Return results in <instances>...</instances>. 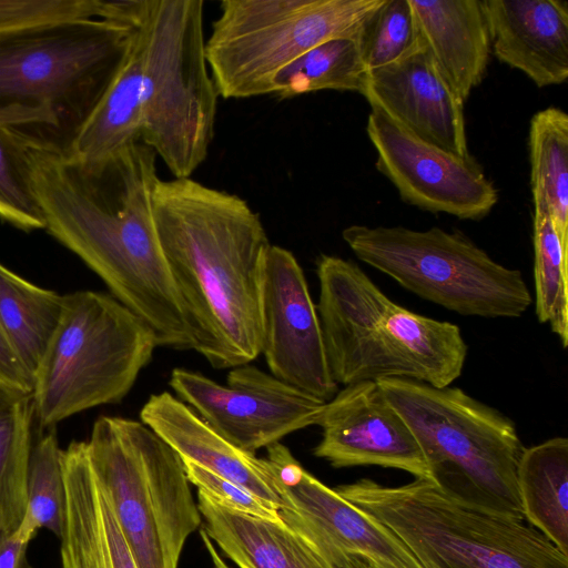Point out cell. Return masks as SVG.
I'll use <instances>...</instances> for the list:
<instances>
[{
  "instance_id": "cell-1",
  "label": "cell",
  "mask_w": 568,
  "mask_h": 568,
  "mask_svg": "<svg viewBox=\"0 0 568 568\" xmlns=\"http://www.w3.org/2000/svg\"><path fill=\"white\" fill-rule=\"evenodd\" d=\"M159 180L156 154L142 142L90 164L33 151L44 230L151 329L156 346L194 349L155 229Z\"/></svg>"
},
{
  "instance_id": "cell-2",
  "label": "cell",
  "mask_w": 568,
  "mask_h": 568,
  "mask_svg": "<svg viewBox=\"0 0 568 568\" xmlns=\"http://www.w3.org/2000/svg\"><path fill=\"white\" fill-rule=\"evenodd\" d=\"M159 242L194 349L215 369L261 354V304L271 245L260 215L235 194L191 178L159 180L152 199Z\"/></svg>"
},
{
  "instance_id": "cell-3",
  "label": "cell",
  "mask_w": 568,
  "mask_h": 568,
  "mask_svg": "<svg viewBox=\"0 0 568 568\" xmlns=\"http://www.w3.org/2000/svg\"><path fill=\"white\" fill-rule=\"evenodd\" d=\"M138 27L88 18L0 34V126L34 151L68 156Z\"/></svg>"
},
{
  "instance_id": "cell-4",
  "label": "cell",
  "mask_w": 568,
  "mask_h": 568,
  "mask_svg": "<svg viewBox=\"0 0 568 568\" xmlns=\"http://www.w3.org/2000/svg\"><path fill=\"white\" fill-rule=\"evenodd\" d=\"M316 305L326 357L337 385L405 378L450 386L463 373L460 328L392 301L354 262L322 254Z\"/></svg>"
},
{
  "instance_id": "cell-5",
  "label": "cell",
  "mask_w": 568,
  "mask_h": 568,
  "mask_svg": "<svg viewBox=\"0 0 568 568\" xmlns=\"http://www.w3.org/2000/svg\"><path fill=\"white\" fill-rule=\"evenodd\" d=\"M335 490L390 529L423 568H568V556L524 518L467 501L432 479L389 487L362 478Z\"/></svg>"
},
{
  "instance_id": "cell-6",
  "label": "cell",
  "mask_w": 568,
  "mask_h": 568,
  "mask_svg": "<svg viewBox=\"0 0 568 568\" xmlns=\"http://www.w3.org/2000/svg\"><path fill=\"white\" fill-rule=\"evenodd\" d=\"M377 384L416 438L432 480L467 501L524 518L517 467L525 447L513 419L458 387L405 378Z\"/></svg>"
},
{
  "instance_id": "cell-7",
  "label": "cell",
  "mask_w": 568,
  "mask_h": 568,
  "mask_svg": "<svg viewBox=\"0 0 568 568\" xmlns=\"http://www.w3.org/2000/svg\"><path fill=\"white\" fill-rule=\"evenodd\" d=\"M155 347L151 329L112 295L64 294L60 322L32 377L34 422L52 428L122 402Z\"/></svg>"
},
{
  "instance_id": "cell-8",
  "label": "cell",
  "mask_w": 568,
  "mask_h": 568,
  "mask_svg": "<svg viewBox=\"0 0 568 568\" xmlns=\"http://www.w3.org/2000/svg\"><path fill=\"white\" fill-rule=\"evenodd\" d=\"M85 443L138 568H178L202 523L180 455L124 417L100 416Z\"/></svg>"
},
{
  "instance_id": "cell-9",
  "label": "cell",
  "mask_w": 568,
  "mask_h": 568,
  "mask_svg": "<svg viewBox=\"0 0 568 568\" xmlns=\"http://www.w3.org/2000/svg\"><path fill=\"white\" fill-rule=\"evenodd\" d=\"M203 0H146L142 143L176 179L205 161L214 135L219 92L209 75Z\"/></svg>"
},
{
  "instance_id": "cell-10",
  "label": "cell",
  "mask_w": 568,
  "mask_h": 568,
  "mask_svg": "<svg viewBox=\"0 0 568 568\" xmlns=\"http://www.w3.org/2000/svg\"><path fill=\"white\" fill-rule=\"evenodd\" d=\"M342 237L358 260L459 315L515 318L531 305L521 272L498 263L462 233L353 224Z\"/></svg>"
},
{
  "instance_id": "cell-11",
  "label": "cell",
  "mask_w": 568,
  "mask_h": 568,
  "mask_svg": "<svg viewBox=\"0 0 568 568\" xmlns=\"http://www.w3.org/2000/svg\"><path fill=\"white\" fill-rule=\"evenodd\" d=\"M383 0H223L205 41L219 95L273 93L276 75L310 49L358 39Z\"/></svg>"
},
{
  "instance_id": "cell-12",
  "label": "cell",
  "mask_w": 568,
  "mask_h": 568,
  "mask_svg": "<svg viewBox=\"0 0 568 568\" xmlns=\"http://www.w3.org/2000/svg\"><path fill=\"white\" fill-rule=\"evenodd\" d=\"M266 450L283 501L280 519L333 568H423L390 529L306 471L286 446L278 442Z\"/></svg>"
},
{
  "instance_id": "cell-13",
  "label": "cell",
  "mask_w": 568,
  "mask_h": 568,
  "mask_svg": "<svg viewBox=\"0 0 568 568\" xmlns=\"http://www.w3.org/2000/svg\"><path fill=\"white\" fill-rule=\"evenodd\" d=\"M169 385L213 430L251 454L317 425L326 403L248 364L232 368L225 385L174 368Z\"/></svg>"
},
{
  "instance_id": "cell-14",
  "label": "cell",
  "mask_w": 568,
  "mask_h": 568,
  "mask_svg": "<svg viewBox=\"0 0 568 568\" xmlns=\"http://www.w3.org/2000/svg\"><path fill=\"white\" fill-rule=\"evenodd\" d=\"M367 135L376 169L409 205L462 220H480L497 204L498 192L479 163L430 144L371 106Z\"/></svg>"
},
{
  "instance_id": "cell-15",
  "label": "cell",
  "mask_w": 568,
  "mask_h": 568,
  "mask_svg": "<svg viewBox=\"0 0 568 568\" xmlns=\"http://www.w3.org/2000/svg\"><path fill=\"white\" fill-rule=\"evenodd\" d=\"M261 354L276 378L328 402L338 390L322 327L296 257L271 244L265 258L261 304Z\"/></svg>"
},
{
  "instance_id": "cell-16",
  "label": "cell",
  "mask_w": 568,
  "mask_h": 568,
  "mask_svg": "<svg viewBox=\"0 0 568 568\" xmlns=\"http://www.w3.org/2000/svg\"><path fill=\"white\" fill-rule=\"evenodd\" d=\"M317 426L322 439L313 453L335 468L379 466L432 479L416 438L377 382L337 390L325 403Z\"/></svg>"
},
{
  "instance_id": "cell-17",
  "label": "cell",
  "mask_w": 568,
  "mask_h": 568,
  "mask_svg": "<svg viewBox=\"0 0 568 568\" xmlns=\"http://www.w3.org/2000/svg\"><path fill=\"white\" fill-rule=\"evenodd\" d=\"M371 106L417 138L460 158L468 151L464 101L435 67L425 48L369 71L359 92Z\"/></svg>"
},
{
  "instance_id": "cell-18",
  "label": "cell",
  "mask_w": 568,
  "mask_h": 568,
  "mask_svg": "<svg viewBox=\"0 0 568 568\" xmlns=\"http://www.w3.org/2000/svg\"><path fill=\"white\" fill-rule=\"evenodd\" d=\"M64 525L60 536L62 568H138L126 539L98 479L85 442L61 449Z\"/></svg>"
},
{
  "instance_id": "cell-19",
  "label": "cell",
  "mask_w": 568,
  "mask_h": 568,
  "mask_svg": "<svg viewBox=\"0 0 568 568\" xmlns=\"http://www.w3.org/2000/svg\"><path fill=\"white\" fill-rule=\"evenodd\" d=\"M491 52L538 88L568 78V2L484 0Z\"/></svg>"
},
{
  "instance_id": "cell-20",
  "label": "cell",
  "mask_w": 568,
  "mask_h": 568,
  "mask_svg": "<svg viewBox=\"0 0 568 568\" xmlns=\"http://www.w3.org/2000/svg\"><path fill=\"white\" fill-rule=\"evenodd\" d=\"M140 420L181 458L246 488L278 509L282 507L266 459L229 443L176 396L169 392L151 395L141 409Z\"/></svg>"
},
{
  "instance_id": "cell-21",
  "label": "cell",
  "mask_w": 568,
  "mask_h": 568,
  "mask_svg": "<svg viewBox=\"0 0 568 568\" xmlns=\"http://www.w3.org/2000/svg\"><path fill=\"white\" fill-rule=\"evenodd\" d=\"M423 45L435 67L465 102L484 79L491 53L479 0H409Z\"/></svg>"
},
{
  "instance_id": "cell-22",
  "label": "cell",
  "mask_w": 568,
  "mask_h": 568,
  "mask_svg": "<svg viewBox=\"0 0 568 568\" xmlns=\"http://www.w3.org/2000/svg\"><path fill=\"white\" fill-rule=\"evenodd\" d=\"M203 530L240 568H333L304 536L282 520L223 507L197 490Z\"/></svg>"
},
{
  "instance_id": "cell-23",
  "label": "cell",
  "mask_w": 568,
  "mask_h": 568,
  "mask_svg": "<svg viewBox=\"0 0 568 568\" xmlns=\"http://www.w3.org/2000/svg\"><path fill=\"white\" fill-rule=\"evenodd\" d=\"M143 63L144 38L139 24L119 72L65 158L98 163L142 142Z\"/></svg>"
},
{
  "instance_id": "cell-24",
  "label": "cell",
  "mask_w": 568,
  "mask_h": 568,
  "mask_svg": "<svg viewBox=\"0 0 568 568\" xmlns=\"http://www.w3.org/2000/svg\"><path fill=\"white\" fill-rule=\"evenodd\" d=\"M517 486L525 520L568 556V439L525 447Z\"/></svg>"
},
{
  "instance_id": "cell-25",
  "label": "cell",
  "mask_w": 568,
  "mask_h": 568,
  "mask_svg": "<svg viewBox=\"0 0 568 568\" xmlns=\"http://www.w3.org/2000/svg\"><path fill=\"white\" fill-rule=\"evenodd\" d=\"M62 311L63 295L28 282L0 263V327L31 382Z\"/></svg>"
},
{
  "instance_id": "cell-26",
  "label": "cell",
  "mask_w": 568,
  "mask_h": 568,
  "mask_svg": "<svg viewBox=\"0 0 568 568\" xmlns=\"http://www.w3.org/2000/svg\"><path fill=\"white\" fill-rule=\"evenodd\" d=\"M528 146L534 204L548 210L568 251V114L556 106L535 113Z\"/></svg>"
},
{
  "instance_id": "cell-27",
  "label": "cell",
  "mask_w": 568,
  "mask_h": 568,
  "mask_svg": "<svg viewBox=\"0 0 568 568\" xmlns=\"http://www.w3.org/2000/svg\"><path fill=\"white\" fill-rule=\"evenodd\" d=\"M366 74L358 39L325 41L278 72L273 93L281 99L322 90L361 92Z\"/></svg>"
},
{
  "instance_id": "cell-28",
  "label": "cell",
  "mask_w": 568,
  "mask_h": 568,
  "mask_svg": "<svg viewBox=\"0 0 568 568\" xmlns=\"http://www.w3.org/2000/svg\"><path fill=\"white\" fill-rule=\"evenodd\" d=\"M33 424L31 395L0 413V534L16 531L27 510Z\"/></svg>"
},
{
  "instance_id": "cell-29",
  "label": "cell",
  "mask_w": 568,
  "mask_h": 568,
  "mask_svg": "<svg viewBox=\"0 0 568 568\" xmlns=\"http://www.w3.org/2000/svg\"><path fill=\"white\" fill-rule=\"evenodd\" d=\"M534 277L538 321L568 345V251L548 210L534 204Z\"/></svg>"
},
{
  "instance_id": "cell-30",
  "label": "cell",
  "mask_w": 568,
  "mask_h": 568,
  "mask_svg": "<svg viewBox=\"0 0 568 568\" xmlns=\"http://www.w3.org/2000/svg\"><path fill=\"white\" fill-rule=\"evenodd\" d=\"M27 510L18 531L29 539L45 528L60 538L64 525V481L61 448L53 429L42 434L30 453Z\"/></svg>"
},
{
  "instance_id": "cell-31",
  "label": "cell",
  "mask_w": 568,
  "mask_h": 568,
  "mask_svg": "<svg viewBox=\"0 0 568 568\" xmlns=\"http://www.w3.org/2000/svg\"><path fill=\"white\" fill-rule=\"evenodd\" d=\"M366 73L399 62L424 48L409 0H383L358 37Z\"/></svg>"
},
{
  "instance_id": "cell-32",
  "label": "cell",
  "mask_w": 568,
  "mask_h": 568,
  "mask_svg": "<svg viewBox=\"0 0 568 568\" xmlns=\"http://www.w3.org/2000/svg\"><path fill=\"white\" fill-rule=\"evenodd\" d=\"M33 151L0 126V219L24 232L44 230L33 185Z\"/></svg>"
},
{
  "instance_id": "cell-33",
  "label": "cell",
  "mask_w": 568,
  "mask_h": 568,
  "mask_svg": "<svg viewBox=\"0 0 568 568\" xmlns=\"http://www.w3.org/2000/svg\"><path fill=\"white\" fill-rule=\"evenodd\" d=\"M104 0H0V34L70 20L104 19Z\"/></svg>"
},
{
  "instance_id": "cell-34",
  "label": "cell",
  "mask_w": 568,
  "mask_h": 568,
  "mask_svg": "<svg viewBox=\"0 0 568 568\" xmlns=\"http://www.w3.org/2000/svg\"><path fill=\"white\" fill-rule=\"evenodd\" d=\"M182 462L189 481L216 504L240 513L281 520L275 505L187 459L182 458Z\"/></svg>"
},
{
  "instance_id": "cell-35",
  "label": "cell",
  "mask_w": 568,
  "mask_h": 568,
  "mask_svg": "<svg viewBox=\"0 0 568 568\" xmlns=\"http://www.w3.org/2000/svg\"><path fill=\"white\" fill-rule=\"evenodd\" d=\"M0 386L20 396H30L32 382L0 327Z\"/></svg>"
},
{
  "instance_id": "cell-36",
  "label": "cell",
  "mask_w": 568,
  "mask_h": 568,
  "mask_svg": "<svg viewBox=\"0 0 568 568\" xmlns=\"http://www.w3.org/2000/svg\"><path fill=\"white\" fill-rule=\"evenodd\" d=\"M29 544L18 530L0 534V568H28Z\"/></svg>"
},
{
  "instance_id": "cell-37",
  "label": "cell",
  "mask_w": 568,
  "mask_h": 568,
  "mask_svg": "<svg viewBox=\"0 0 568 568\" xmlns=\"http://www.w3.org/2000/svg\"><path fill=\"white\" fill-rule=\"evenodd\" d=\"M200 534H201L202 540L212 558L214 568H230L225 564V561L220 557V555L217 554V550L215 549L213 542L211 541L209 536L205 534V531L202 529Z\"/></svg>"
},
{
  "instance_id": "cell-38",
  "label": "cell",
  "mask_w": 568,
  "mask_h": 568,
  "mask_svg": "<svg viewBox=\"0 0 568 568\" xmlns=\"http://www.w3.org/2000/svg\"><path fill=\"white\" fill-rule=\"evenodd\" d=\"M18 394H14L0 386V413L10 407L16 400L21 398Z\"/></svg>"
}]
</instances>
